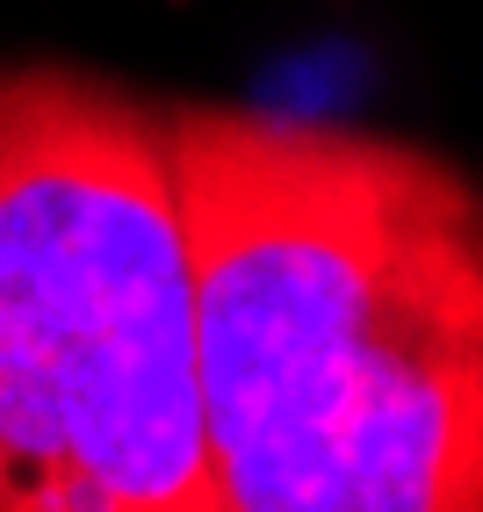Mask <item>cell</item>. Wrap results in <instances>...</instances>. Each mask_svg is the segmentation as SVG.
Wrapping results in <instances>:
<instances>
[{"mask_svg":"<svg viewBox=\"0 0 483 512\" xmlns=\"http://www.w3.org/2000/svg\"><path fill=\"white\" fill-rule=\"evenodd\" d=\"M0 512H224L166 101L0 65Z\"/></svg>","mask_w":483,"mask_h":512,"instance_id":"2","label":"cell"},{"mask_svg":"<svg viewBox=\"0 0 483 512\" xmlns=\"http://www.w3.org/2000/svg\"><path fill=\"white\" fill-rule=\"evenodd\" d=\"M224 512H483V174L166 101Z\"/></svg>","mask_w":483,"mask_h":512,"instance_id":"1","label":"cell"}]
</instances>
